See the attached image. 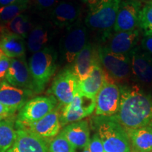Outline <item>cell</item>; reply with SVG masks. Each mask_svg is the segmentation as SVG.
I'll return each instance as SVG.
<instances>
[{
    "label": "cell",
    "instance_id": "277c9868",
    "mask_svg": "<svg viewBox=\"0 0 152 152\" xmlns=\"http://www.w3.org/2000/svg\"><path fill=\"white\" fill-rule=\"evenodd\" d=\"M58 53L52 47H47L34 53L30 58L28 67L33 79L35 93L44 90L57 68Z\"/></svg>",
    "mask_w": 152,
    "mask_h": 152
},
{
    "label": "cell",
    "instance_id": "603a6c76",
    "mask_svg": "<svg viewBox=\"0 0 152 152\" xmlns=\"http://www.w3.org/2000/svg\"><path fill=\"white\" fill-rule=\"evenodd\" d=\"M106 80V74L100 63L93 68L90 75L86 79L79 81V92L96 97Z\"/></svg>",
    "mask_w": 152,
    "mask_h": 152
},
{
    "label": "cell",
    "instance_id": "d6a6232c",
    "mask_svg": "<svg viewBox=\"0 0 152 152\" xmlns=\"http://www.w3.org/2000/svg\"><path fill=\"white\" fill-rule=\"evenodd\" d=\"M142 48L152 56V35L144 36L142 40Z\"/></svg>",
    "mask_w": 152,
    "mask_h": 152
},
{
    "label": "cell",
    "instance_id": "52a82bcc",
    "mask_svg": "<svg viewBox=\"0 0 152 152\" xmlns=\"http://www.w3.org/2000/svg\"><path fill=\"white\" fill-rule=\"evenodd\" d=\"M87 37V28L79 20L68 28L59 43L61 59L66 64H71L77 55L88 43Z\"/></svg>",
    "mask_w": 152,
    "mask_h": 152
},
{
    "label": "cell",
    "instance_id": "e0dca14e",
    "mask_svg": "<svg viewBox=\"0 0 152 152\" xmlns=\"http://www.w3.org/2000/svg\"><path fill=\"white\" fill-rule=\"evenodd\" d=\"M131 73L134 80L142 84L152 83V56L136 48L130 54Z\"/></svg>",
    "mask_w": 152,
    "mask_h": 152
},
{
    "label": "cell",
    "instance_id": "f35d334b",
    "mask_svg": "<svg viewBox=\"0 0 152 152\" xmlns=\"http://www.w3.org/2000/svg\"><path fill=\"white\" fill-rule=\"evenodd\" d=\"M4 119V118H2L1 116H0V121H2V120Z\"/></svg>",
    "mask_w": 152,
    "mask_h": 152
},
{
    "label": "cell",
    "instance_id": "484cf974",
    "mask_svg": "<svg viewBox=\"0 0 152 152\" xmlns=\"http://www.w3.org/2000/svg\"><path fill=\"white\" fill-rule=\"evenodd\" d=\"M7 31L25 39L32 30V23L27 15L21 14L11 20L3 27Z\"/></svg>",
    "mask_w": 152,
    "mask_h": 152
},
{
    "label": "cell",
    "instance_id": "836d02e7",
    "mask_svg": "<svg viewBox=\"0 0 152 152\" xmlns=\"http://www.w3.org/2000/svg\"><path fill=\"white\" fill-rule=\"evenodd\" d=\"M15 112L16 111H14V109H10V108L7 107V106L0 103V116L4 118L11 117V115H14Z\"/></svg>",
    "mask_w": 152,
    "mask_h": 152
},
{
    "label": "cell",
    "instance_id": "ffe728a7",
    "mask_svg": "<svg viewBox=\"0 0 152 152\" xmlns=\"http://www.w3.org/2000/svg\"><path fill=\"white\" fill-rule=\"evenodd\" d=\"M60 132L75 149H85L90 142V127L87 121L82 120L68 124Z\"/></svg>",
    "mask_w": 152,
    "mask_h": 152
},
{
    "label": "cell",
    "instance_id": "d4e9b609",
    "mask_svg": "<svg viewBox=\"0 0 152 152\" xmlns=\"http://www.w3.org/2000/svg\"><path fill=\"white\" fill-rule=\"evenodd\" d=\"M16 137L14 123L11 119L0 121V152H7Z\"/></svg>",
    "mask_w": 152,
    "mask_h": 152
},
{
    "label": "cell",
    "instance_id": "9a60e30c",
    "mask_svg": "<svg viewBox=\"0 0 152 152\" xmlns=\"http://www.w3.org/2000/svg\"><path fill=\"white\" fill-rule=\"evenodd\" d=\"M61 125L60 123L59 106L37 122L31 123L20 129H26L46 140L54 138L59 134Z\"/></svg>",
    "mask_w": 152,
    "mask_h": 152
},
{
    "label": "cell",
    "instance_id": "d590c367",
    "mask_svg": "<svg viewBox=\"0 0 152 152\" xmlns=\"http://www.w3.org/2000/svg\"><path fill=\"white\" fill-rule=\"evenodd\" d=\"M80 1L85 4H86L89 9L92 8L94 5H96L100 0H80Z\"/></svg>",
    "mask_w": 152,
    "mask_h": 152
},
{
    "label": "cell",
    "instance_id": "f1b7e54d",
    "mask_svg": "<svg viewBox=\"0 0 152 152\" xmlns=\"http://www.w3.org/2000/svg\"><path fill=\"white\" fill-rule=\"evenodd\" d=\"M49 152H75V148L59 132L49 143Z\"/></svg>",
    "mask_w": 152,
    "mask_h": 152
},
{
    "label": "cell",
    "instance_id": "3957f363",
    "mask_svg": "<svg viewBox=\"0 0 152 152\" xmlns=\"http://www.w3.org/2000/svg\"><path fill=\"white\" fill-rule=\"evenodd\" d=\"M122 0H100L89 9L85 25L101 33V38L106 39L111 35L115 26L118 11Z\"/></svg>",
    "mask_w": 152,
    "mask_h": 152
},
{
    "label": "cell",
    "instance_id": "4316f807",
    "mask_svg": "<svg viewBox=\"0 0 152 152\" xmlns=\"http://www.w3.org/2000/svg\"><path fill=\"white\" fill-rule=\"evenodd\" d=\"M28 1L0 7V23L7 25L27 9Z\"/></svg>",
    "mask_w": 152,
    "mask_h": 152
},
{
    "label": "cell",
    "instance_id": "74e56055",
    "mask_svg": "<svg viewBox=\"0 0 152 152\" xmlns=\"http://www.w3.org/2000/svg\"><path fill=\"white\" fill-rule=\"evenodd\" d=\"M83 152H90V150H89V149H88V147H85V149H84V150H83Z\"/></svg>",
    "mask_w": 152,
    "mask_h": 152
},
{
    "label": "cell",
    "instance_id": "e575fe53",
    "mask_svg": "<svg viewBox=\"0 0 152 152\" xmlns=\"http://www.w3.org/2000/svg\"><path fill=\"white\" fill-rule=\"evenodd\" d=\"M25 1H28V0H0V6L3 7V6L14 4Z\"/></svg>",
    "mask_w": 152,
    "mask_h": 152
},
{
    "label": "cell",
    "instance_id": "2e32d148",
    "mask_svg": "<svg viewBox=\"0 0 152 152\" xmlns=\"http://www.w3.org/2000/svg\"><path fill=\"white\" fill-rule=\"evenodd\" d=\"M34 94L33 91L14 87L6 80L0 83V103L16 111L21 109Z\"/></svg>",
    "mask_w": 152,
    "mask_h": 152
},
{
    "label": "cell",
    "instance_id": "83f0119b",
    "mask_svg": "<svg viewBox=\"0 0 152 152\" xmlns=\"http://www.w3.org/2000/svg\"><path fill=\"white\" fill-rule=\"evenodd\" d=\"M138 26L144 30V36L152 35V1L142 8Z\"/></svg>",
    "mask_w": 152,
    "mask_h": 152
},
{
    "label": "cell",
    "instance_id": "f546056e",
    "mask_svg": "<svg viewBox=\"0 0 152 152\" xmlns=\"http://www.w3.org/2000/svg\"><path fill=\"white\" fill-rule=\"evenodd\" d=\"M87 147L90 152H105L102 140L96 132L90 139Z\"/></svg>",
    "mask_w": 152,
    "mask_h": 152
},
{
    "label": "cell",
    "instance_id": "30bf717a",
    "mask_svg": "<svg viewBox=\"0 0 152 152\" xmlns=\"http://www.w3.org/2000/svg\"><path fill=\"white\" fill-rule=\"evenodd\" d=\"M78 83V79L68 66L55 77L48 93L59 102V105L66 106L71 103L79 92Z\"/></svg>",
    "mask_w": 152,
    "mask_h": 152
},
{
    "label": "cell",
    "instance_id": "d6986e66",
    "mask_svg": "<svg viewBox=\"0 0 152 152\" xmlns=\"http://www.w3.org/2000/svg\"><path fill=\"white\" fill-rule=\"evenodd\" d=\"M111 36L106 46L109 50L116 54L130 55L140 39V31L136 28L129 31L117 32Z\"/></svg>",
    "mask_w": 152,
    "mask_h": 152
},
{
    "label": "cell",
    "instance_id": "8992f818",
    "mask_svg": "<svg viewBox=\"0 0 152 152\" xmlns=\"http://www.w3.org/2000/svg\"><path fill=\"white\" fill-rule=\"evenodd\" d=\"M56 105V99L52 95L31 99L19 110L16 121V128L20 129L37 122L53 111Z\"/></svg>",
    "mask_w": 152,
    "mask_h": 152
},
{
    "label": "cell",
    "instance_id": "ac0fdd59",
    "mask_svg": "<svg viewBox=\"0 0 152 152\" xmlns=\"http://www.w3.org/2000/svg\"><path fill=\"white\" fill-rule=\"evenodd\" d=\"M81 9L75 3L63 1L55 6L51 13V20L58 28H69L78 21Z\"/></svg>",
    "mask_w": 152,
    "mask_h": 152
},
{
    "label": "cell",
    "instance_id": "7c38bea8",
    "mask_svg": "<svg viewBox=\"0 0 152 152\" xmlns=\"http://www.w3.org/2000/svg\"><path fill=\"white\" fill-rule=\"evenodd\" d=\"M5 80L13 86L31 90L35 93L33 81L25 56L11 58Z\"/></svg>",
    "mask_w": 152,
    "mask_h": 152
},
{
    "label": "cell",
    "instance_id": "8fae6325",
    "mask_svg": "<svg viewBox=\"0 0 152 152\" xmlns=\"http://www.w3.org/2000/svg\"><path fill=\"white\" fill-rule=\"evenodd\" d=\"M142 8V3L139 0H122L118 11L113 31L117 33L136 29L139 26Z\"/></svg>",
    "mask_w": 152,
    "mask_h": 152
},
{
    "label": "cell",
    "instance_id": "1f68e13d",
    "mask_svg": "<svg viewBox=\"0 0 152 152\" xmlns=\"http://www.w3.org/2000/svg\"><path fill=\"white\" fill-rule=\"evenodd\" d=\"M58 0H36L38 8L40 10H47L56 5Z\"/></svg>",
    "mask_w": 152,
    "mask_h": 152
},
{
    "label": "cell",
    "instance_id": "6da1fadb",
    "mask_svg": "<svg viewBox=\"0 0 152 152\" xmlns=\"http://www.w3.org/2000/svg\"><path fill=\"white\" fill-rule=\"evenodd\" d=\"M121 104L113 118L127 131L145 126L152 121V96L137 85H121Z\"/></svg>",
    "mask_w": 152,
    "mask_h": 152
},
{
    "label": "cell",
    "instance_id": "8d00e7d4",
    "mask_svg": "<svg viewBox=\"0 0 152 152\" xmlns=\"http://www.w3.org/2000/svg\"><path fill=\"white\" fill-rule=\"evenodd\" d=\"M4 56H5V55H4V53H3L2 51L1 50V49H0V58H1V57Z\"/></svg>",
    "mask_w": 152,
    "mask_h": 152
},
{
    "label": "cell",
    "instance_id": "cb8c5ba5",
    "mask_svg": "<svg viewBox=\"0 0 152 152\" xmlns=\"http://www.w3.org/2000/svg\"><path fill=\"white\" fill-rule=\"evenodd\" d=\"M128 133L135 152L152 151V121L145 126L129 130Z\"/></svg>",
    "mask_w": 152,
    "mask_h": 152
},
{
    "label": "cell",
    "instance_id": "ba28073f",
    "mask_svg": "<svg viewBox=\"0 0 152 152\" xmlns=\"http://www.w3.org/2000/svg\"><path fill=\"white\" fill-rule=\"evenodd\" d=\"M96 97L78 92L70 104L59 105L60 123L61 127L82 121L95 110Z\"/></svg>",
    "mask_w": 152,
    "mask_h": 152
},
{
    "label": "cell",
    "instance_id": "9c48e42d",
    "mask_svg": "<svg viewBox=\"0 0 152 152\" xmlns=\"http://www.w3.org/2000/svg\"><path fill=\"white\" fill-rule=\"evenodd\" d=\"M121 96L119 85L106 75L104 84L96 96L95 114L99 116L115 115L119 110Z\"/></svg>",
    "mask_w": 152,
    "mask_h": 152
},
{
    "label": "cell",
    "instance_id": "7402d4cb",
    "mask_svg": "<svg viewBox=\"0 0 152 152\" xmlns=\"http://www.w3.org/2000/svg\"><path fill=\"white\" fill-rule=\"evenodd\" d=\"M53 37L52 26L49 23L38 24L32 28L28 36L27 47L32 53H35L48 47Z\"/></svg>",
    "mask_w": 152,
    "mask_h": 152
},
{
    "label": "cell",
    "instance_id": "5b68a950",
    "mask_svg": "<svg viewBox=\"0 0 152 152\" xmlns=\"http://www.w3.org/2000/svg\"><path fill=\"white\" fill-rule=\"evenodd\" d=\"M98 54L101 66L106 75L115 83L130 78L132 75L130 55L112 52L106 46L99 47Z\"/></svg>",
    "mask_w": 152,
    "mask_h": 152
},
{
    "label": "cell",
    "instance_id": "7a4b0ae2",
    "mask_svg": "<svg viewBox=\"0 0 152 152\" xmlns=\"http://www.w3.org/2000/svg\"><path fill=\"white\" fill-rule=\"evenodd\" d=\"M96 133L102 140L105 152H130L128 131L113 116H99L93 119Z\"/></svg>",
    "mask_w": 152,
    "mask_h": 152
},
{
    "label": "cell",
    "instance_id": "5bb4252c",
    "mask_svg": "<svg viewBox=\"0 0 152 152\" xmlns=\"http://www.w3.org/2000/svg\"><path fill=\"white\" fill-rule=\"evenodd\" d=\"M7 152H49L46 140L26 129L16 130V137Z\"/></svg>",
    "mask_w": 152,
    "mask_h": 152
},
{
    "label": "cell",
    "instance_id": "44dd1931",
    "mask_svg": "<svg viewBox=\"0 0 152 152\" xmlns=\"http://www.w3.org/2000/svg\"><path fill=\"white\" fill-rule=\"evenodd\" d=\"M0 49L9 58H19L25 56L26 44L23 38L9 33L2 27L0 28Z\"/></svg>",
    "mask_w": 152,
    "mask_h": 152
},
{
    "label": "cell",
    "instance_id": "4dcf8cb0",
    "mask_svg": "<svg viewBox=\"0 0 152 152\" xmlns=\"http://www.w3.org/2000/svg\"><path fill=\"white\" fill-rule=\"evenodd\" d=\"M11 59L7 56H4L0 58V81H3L6 77L9 66H10Z\"/></svg>",
    "mask_w": 152,
    "mask_h": 152
},
{
    "label": "cell",
    "instance_id": "4fadbf2b",
    "mask_svg": "<svg viewBox=\"0 0 152 152\" xmlns=\"http://www.w3.org/2000/svg\"><path fill=\"white\" fill-rule=\"evenodd\" d=\"M99 63H100V61L98 49L90 43H87L69 67L78 81H81L90 75L93 68Z\"/></svg>",
    "mask_w": 152,
    "mask_h": 152
}]
</instances>
